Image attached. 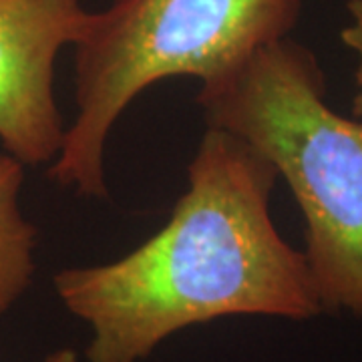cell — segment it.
<instances>
[{
	"label": "cell",
	"instance_id": "cell-1",
	"mask_svg": "<svg viewBox=\"0 0 362 362\" xmlns=\"http://www.w3.org/2000/svg\"><path fill=\"white\" fill-rule=\"evenodd\" d=\"M187 180L169 221L145 244L54 276L66 310L93 330L89 362H139L177 330L226 316L308 320L324 312L304 252L272 221L270 161L209 127Z\"/></svg>",
	"mask_w": 362,
	"mask_h": 362
},
{
	"label": "cell",
	"instance_id": "cell-2",
	"mask_svg": "<svg viewBox=\"0 0 362 362\" xmlns=\"http://www.w3.org/2000/svg\"><path fill=\"white\" fill-rule=\"evenodd\" d=\"M324 95L316 57L286 37L202 85L197 105L207 127L246 141L292 189L322 310L362 318V119L338 115Z\"/></svg>",
	"mask_w": 362,
	"mask_h": 362
},
{
	"label": "cell",
	"instance_id": "cell-3",
	"mask_svg": "<svg viewBox=\"0 0 362 362\" xmlns=\"http://www.w3.org/2000/svg\"><path fill=\"white\" fill-rule=\"evenodd\" d=\"M302 0H113L89 13L75 47L77 117L49 177L107 197L105 145L119 117L163 78L232 75L296 26Z\"/></svg>",
	"mask_w": 362,
	"mask_h": 362
},
{
	"label": "cell",
	"instance_id": "cell-4",
	"mask_svg": "<svg viewBox=\"0 0 362 362\" xmlns=\"http://www.w3.org/2000/svg\"><path fill=\"white\" fill-rule=\"evenodd\" d=\"M87 21L81 0H0V141L23 165L54 161L63 147L54 63Z\"/></svg>",
	"mask_w": 362,
	"mask_h": 362
},
{
	"label": "cell",
	"instance_id": "cell-5",
	"mask_svg": "<svg viewBox=\"0 0 362 362\" xmlns=\"http://www.w3.org/2000/svg\"><path fill=\"white\" fill-rule=\"evenodd\" d=\"M23 181L25 165L0 153V318L25 294L35 274L37 230L18 209Z\"/></svg>",
	"mask_w": 362,
	"mask_h": 362
},
{
	"label": "cell",
	"instance_id": "cell-6",
	"mask_svg": "<svg viewBox=\"0 0 362 362\" xmlns=\"http://www.w3.org/2000/svg\"><path fill=\"white\" fill-rule=\"evenodd\" d=\"M342 42L356 54V95L352 101V115L362 119V0L349 2V25L342 28Z\"/></svg>",
	"mask_w": 362,
	"mask_h": 362
},
{
	"label": "cell",
	"instance_id": "cell-7",
	"mask_svg": "<svg viewBox=\"0 0 362 362\" xmlns=\"http://www.w3.org/2000/svg\"><path fill=\"white\" fill-rule=\"evenodd\" d=\"M45 362H81L78 361V354L73 349H59L51 352Z\"/></svg>",
	"mask_w": 362,
	"mask_h": 362
}]
</instances>
